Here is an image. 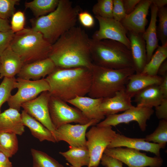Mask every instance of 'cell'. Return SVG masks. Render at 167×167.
<instances>
[{
    "label": "cell",
    "instance_id": "6da1fadb",
    "mask_svg": "<svg viewBox=\"0 0 167 167\" xmlns=\"http://www.w3.org/2000/svg\"><path fill=\"white\" fill-rule=\"evenodd\" d=\"M90 38L81 27L75 26L52 44L49 58L57 67L91 69Z\"/></svg>",
    "mask_w": 167,
    "mask_h": 167
},
{
    "label": "cell",
    "instance_id": "7a4b0ae2",
    "mask_svg": "<svg viewBox=\"0 0 167 167\" xmlns=\"http://www.w3.org/2000/svg\"><path fill=\"white\" fill-rule=\"evenodd\" d=\"M45 79L49 86L50 95L66 102L88 95L91 85L92 73L91 69L86 67H56Z\"/></svg>",
    "mask_w": 167,
    "mask_h": 167
},
{
    "label": "cell",
    "instance_id": "3957f363",
    "mask_svg": "<svg viewBox=\"0 0 167 167\" xmlns=\"http://www.w3.org/2000/svg\"><path fill=\"white\" fill-rule=\"evenodd\" d=\"M81 11L78 6H74L69 0H59L52 12L30 20L32 30L40 32L51 44L62 35L75 26L78 15Z\"/></svg>",
    "mask_w": 167,
    "mask_h": 167
},
{
    "label": "cell",
    "instance_id": "277c9868",
    "mask_svg": "<svg viewBox=\"0 0 167 167\" xmlns=\"http://www.w3.org/2000/svg\"><path fill=\"white\" fill-rule=\"evenodd\" d=\"M92 83L88 97L93 98L112 97L125 89L128 77L135 72L133 68L113 69L96 65L91 68Z\"/></svg>",
    "mask_w": 167,
    "mask_h": 167
},
{
    "label": "cell",
    "instance_id": "5b68a950",
    "mask_svg": "<svg viewBox=\"0 0 167 167\" xmlns=\"http://www.w3.org/2000/svg\"><path fill=\"white\" fill-rule=\"evenodd\" d=\"M90 50L93 63L96 65L113 69L134 68L131 50L120 42L90 38Z\"/></svg>",
    "mask_w": 167,
    "mask_h": 167
},
{
    "label": "cell",
    "instance_id": "8992f818",
    "mask_svg": "<svg viewBox=\"0 0 167 167\" xmlns=\"http://www.w3.org/2000/svg\"><path fill=\"white\" fill-rule=\"evenodd\" d=\"M51 45L40 32L24 28L15 33L9 46L24 65L49 58Z\"/></svg>",
    "mask_w": 167,
    "mask_h": 167
},
{
    "label": "cell",
    "instance_id": "52a82bcc",
    "mask_svg": "<svg viewBox=\"0 0 167 167\" xmlns=\"http://www.w3.org/2000/svg\"><path fill=\"white\" fill-rule=\"evenodd\" d=\"M116 132L112 126H92L86 133L87 146L90 160L88 167H97L105 150L114 138Z\"/></svg>",
    "mask_w": 167,
    "mask_h": 167
},
{
    "label": "cell",
    "instance_id": "ba28073f",
    "mask_svg": "<svg viewBox=\"0 0 167 167\" xmlns=\"http://www.w3.org/2000/svg\"><path fill=\"white\" fill-rule=\"evenodd\" d=\"M67 103L58 98L50 96L49 110L52 122L55 129L67 124L74 122L84 124L91 121L79 109L69 106Z\"/></svg>",
    "mask_w": 167,
    "mask_h": 167
},
{
    "label": "cell",
    "instance_id": "9c48e42d",
    "mask_svg": "<svg viewBox=\"0 0 167 167\" xmlns=\"http://www.w3.org/2000/svg\"><path fill=\"white\" fill-rule=\"evenodd\" d=\"M14 88L17 91L11 95L7 102L9 108L19 111L21 105L36 98L43 92L49 91V85L45 78L38 80L16 78Z\"/></svg>",
    "mask_w": 167,
    "mask_h": 167
},
{
    "label": "cell",
    "instance_id": "30bf717a",
    "mask_svg": "<svg viewBox=\"0 0 167 167\" xmlns=\"http://www.w3.org/2000/svg\"><path fill=\"white\" fill-rule=\"evenodd\" d=\"M104 154L120 161L128 167H161L163 163L161 156H149L139 150L126 147L106 148Z\"/></svg>",
    "mask_w": 167,
    "mask_h": 167
},
{
    "label": "cell",
    "instance_id": "8fae6325",
    "mask_svg": "<svg viewBox=\"0 0 167 167\" xmlns=\"http://www.w3.org/2000/svg\"><path fill=\"white\" fill-rule=\"evenodd\" d=\"M154 113L152 108L134 106L122 113L107 116L104 120L97 124L99 127L115 126L120 123H128L132 121L138 123L140 130L144 131L147 121Z\"/></svg>",
    "mask_w": 167,
    "mask_h": 167
},
{
    "label": "cell",
    "instance_id": "7c38bea8",
    "mask_svg": "<svg viewBox=\"0 0 167 167\" xmlns=\"http://www.w3.org/2000/svg\"><path fill=\"white\" fill-rule=\"evenodd\" d=\"M100 122L92 120L84 124H67L60 126L52 132L56 142L63 141L69 146L88 148L86 137V131L90 126Z\"/></svg>",
    "mask_w": 167,
    "mask_h": 167
},
{
    "label": "cell",
    "instance_id": "4fadbf2b",
    "mask_svg": "<svg viewBox=\"0 0 167 167\" xmlns=\"http://www.w3.org/2000/svg\"><path fill=\"white\" fill-rule=\"evenodd\" d=\"M99 28L93 34L92 38L96 40L107 39L119 42L130 50V42L128 31L121 22L113 18H105L95 16Z\"/></svg>",
    "mask_w": 167,
    "mask_h": 167
},
{
    "label": "cell",
    "instance_id": "5bb4252c",
    "mask_svg": "<svg viewBox=\"0 0 167 167\" xmlns=\"http://www.w3.org/2000/svg\"><path fill=\"white\" fill-rule=\"evenodd\" d=\"M50 96L48 91L43 92L34 99L23 103L21 107L52 132L55 128L52 122L49 110Z\"/></svg>",
    "mask_w": 167,
    "mask_h": 167
},
{
    "label": "cell",
    "instance_id": "9a60e30c",
    "mask_svg": "<svg viewBox=\"0 0 167 167\" xmlns=\"http://www.w3.org/2000/svg\"><path fill=\"white\" fill-rule=\"evenodd\" d=\"M151 0H140L134 10L120 22L128 32L142 34L145 30Z\"/></svg>",
    "mask_w": 167,
    "mask_h": 167
},
{
    "label": "cell",
    "instance_id": "2e32d148",
    "mask_svg": "<svg viewBox=\"0 0 167 167\" xmlns=\"http://www.w3.org/2000/svg\"><path fill=\"white\" fill-rule=\"evenodd\" d=\"M126 147L139 151H143L154 154L160 157L161 149L165 147L164 145L145 140L144 138H131L116 133V135L107 148Z\"/></svg>",
    "mask_w": 167,
    "mask_h": 167
},
{
    "label": "cell",
    "instance_id": "e0dca14e",
    "mask_svg": "<svg viewBox=\"0 0 167 167\" xmlns=\"http://www.w3.org/2000/svg\"><path fill=\"white\" fill-rule=\"evenodd\" d=\"M56 66L49 58L24 65L17 75L21 79L36 81L44 78L50 74Z\"/></svg>",
    "mask_w": 167,
    "mask_h": 167
},
{
    "label": "cell",
    "instance_id": "ac0fdd59",
    "mask_svg": "<svg viewBox=\"0 0 167 167\" xmlns=\"http://www.w3.org/2000/svg\"><path fill=\"white\" fill-rule=\"evenodd\" d=\"M131 98L123 89L117 92L113 96L103 99L100 109L105 116L117 114L125 111L134 106Z\"/></svg>",
    "mask_w": 167,
    "mask_h": 167
},
{
    "label": "cell",
    "instance_id": "d6986e66",
    "mask_svg": "<svg viewBox=\"0 0 167 167\" xmlns=\"http://www.w3.org/2000/svg\"><path fill=\"white\" fill-rule=\"evenodd\" d=\"M103 99L77 96L66 102L79 109L89 120H96L100 122L105 117L100 109Z\"/></svg>",
    "mask_w": 167,
    "mask_h": 167
},
{
    "label": "cell",
    "instance_id": "ffe728a7",
    "mask_svg": "<svg viewBox=\"0 0 167 167\" xmlns=\"http://www.w3.org/2000/svg\"><path fill=\"white\" fill-rule=\"evenodd\" d=\"M130 42V50L136 73L142 72L147 63L146 43L142 34L128 32Z\"/></svg>",
    "mask_w": 167,
    "mask_h": 167
},
{
    "label": "cell",
    "instance_id": "44dd1931",
    "mask_svg": "<svg viewBox=\"0 0 167 167\" xmlns=\"http://www.w3.org/2000/svg\"><path fill=\"white\" fill-rule=\"evenodd\" d=\"M23 65L20 57L9 46L0 55V78L15 77Z\"/></svg>",
    "mask_w": 167,
    "mask_h": 167
},
{
    "label": "cell",
    "instance_id": "7402d4cb",
    "mask_svg": "<svg viewBox=\"0 0 167 167\" xmlns=\"http://www.w3.org/2000/svg\"><path fill=\"white\" fill-rule=\"evenodd\" d=\"M162 77L158 75H152L143 73H134L128 77L125 91L131 97L139 91L153 85H159Z\"/></svg>",
    "mask_w": 167,
    "mask_h": 167
},
{
    "label": "cell",
    "instance_id": "603a6c76",
    "mask_svg": "<svg viewBox=\"0 0 167 167\" xmlns=\"http://www.w3.org/2000/svg\"><path fill=\"white\" fill-rule=\"evenodd\" d=\"M15 109L9 108L0 113V131L21 135L24 132L21 113Z\"/></svg>",
    "mask_w": 167,
    "mask_h": 167
},
{
    "label": "cell",
    "instance_id": "cb8c5ba5",
    "mask_svg": "<svg viewBox=\"0 0 167 167\" xmlns=\"http://www.w3.org/2000/svg\"><path fill=\"white\" fill-rule=\"evenodd\" d=\"M150 7L151 14L149 24L142 34L143 37L146 43L147 63L150 60L154 51L159 46L156 25L158 9L152 4Z\"/></svg>",
    "mask_w": 167,
    "mask_h": 167
},
{
    "label": "cell",
    "instance_id": "d4e9b609",
    "mask_svg": "<svg viewBox=\"0 0 167 167\" xmlns=\"http://www.w3.org/2000/svg\"><path fill=\"white\" fill-rule=\"evenodd\" d=\"M134 97L136 106L152 108L159 105L165 98L159 85H156L142 89L137 92Z\"/></svg>",
    "mask_w": 167,
    "mask_h": 167
},
{
    "label": "cell",
    "instance_id": "484cf974",
    "mask_svg": "<svg viewBox=\"0 0 167 167\" xmlns=\"http://www.w3.org/2000/svg\"><path fill=\"white\" fill-rule=\"evenodd\" d=\"M23 125L30 129L32 134L42 142L44 140L55 143L56 141L51 131L40 122L23 110L21 113Z\"/></svg>",
    "mask_w": 167,
    "mask_h": 167
},
{
    "label": "cell",
    "instance_id": "4316f807",
    "mask_svg": "<svg viewBox=\"0 0 167 167\" xmlns=\"http://www.w3.org/2000/svg\"><path fill=\"white\" fill-rule=\"evenodd\" d=\"M59 153L74 167L88 166L89 163L90 157L88 148L69 146L68 150Z\"/></svg>",
    "mask_w": 167,
    "mask_h": 167
},
{
    "label": "cell",
    "instance_id": "83f0119b",
    "mask_svg": "<svg viewBox=\"0 0 167 167\" xmlns=\"http://www.w3.org/2000/svg\"><path fill=\"white\" fill-rule=\"evenodd\" d=\"M59 0H34L26 2V9H30L35 18L46 15L52 12L57 7Z\"/></svg>",
    "mask_w": 167,
    "mask_h": 167
},
{
    "label": "cell",
    "instance_id": "f1b7e54d",
    "mask_svg": "<svg viewBox=\"0 0 167 167\" xmlns=\"http://www.w3.org/2000/svg\"><path fill=\"white\" fill-rule=\"evenodd\" d=\"M167 58V44L158 46L142 73L152 75H157L158 69Z\"/></svg>",
    "mask_w": 167,
    "mask_h": 167
},
{
    "label": "cell",
    "instance_id": "f546056e",
    "mask_svg": "<svg viewBox=\"0 0 167 167\" xmlns=\"http://www.w3.org/2000/svg\"><path fill=\"white\" fill-rule=\"evenodd\" d=\"M16 135L12 132L0 131V152L9 158L12 157L18 150Z\"/></svg>",
    "mask_w": 167,
    "mask_h": 167
},
{
    "label": "cell",
    "instance_id": "4dcf8cb0",
    "mask_svg": "<svg viewBox=\"0 0 167 167\" xmlns=\"http://www.w3.org/2000/svg\"><path fill=\"white\" fill-rule=\"evenodd\" d=\"M32 167H64L55 159L46 153L32 148Z\"/></svg>",
    "mask_w": 167,
    "mask_h": 167
},
{
    "label": "cell",
    "instance_id": "1f68e13d",
    "mask_svg": "<svg viewBox=\"0 0 167 167\" xmlns=\"http://www.w3.org/2000/svg\"><path fill=\"white\" fill-rule=\"evenodd\" d=\"M148 142L161 144L166 146L167 142V120H160L154 131L144 138Z\"/></svg>",
    "mask_w": 167,
    "mask_h": 167
},
{
    "label": "cell",
    "instance_id": "d6a6232c",
    "mask_svg": "<svg viewBox=\"0 0 167 167\" xmlns=\"http://www.w3.org/2000/svg\"><path fill=\"white\" fill-rule=\"evenodd\" d=\"M157 16L159 18L158 25L157 27L158 38L162 45L167 44V8L165 6L158 9Z\"/></svg>",
    "mask_w": 167,
    "mask_h": 167
},
{
    "label": "cell",
    "instance_id": "836d02e7",
    "mask_svg": "<svg viewBox=\"0 0 167 167\" xmlns=\"http://www.w3.org/2000/svg\"><path fill=\"white\" fill-rule=\"evenodd\" d=\"M113 0H98L93 6L92 12L95 16L105 18H113Z\"/></svg>",
    "mask_w": 167,
    "mask_h": 167
},
{
    "label": "cell",
    "instance_id": "e575fe53",
    "mask_svg": "<svg viewBox=\"0 0 167 167\" xmlns=\"http://www.w3.org/2000/svg\"><path fill=\"white\" fill-rule=\"evenodd\" d=\"M16 78L15 77H4L0 84V113L2 105L8 100L11 95V92L15 88L14 85Z\"/></svg>",
    "mask_w": 167,
    "mask_h": 167
},
{
    "label": "cell",
    "instance_id": "d590c367",
    "mask_svg": "<svg viewBox=\"0 0 167 167\" xmlns=\"http://www.w3.org/2000/svg\"><path fill=\"white\" fill-rule=\"evenodd\" d=\"M19 0H0V18L8 19L15 12V6Z\"/></svg>",
    "mask_w": 167,
    "mask_h": 167
},
{
    "label": "cell",
    "instance_id": "8d00e7d4",
    "mask_svg": "<svg viewBox=\"0 0 167 167\" xmlns=\"http://www.w3.org/2000/svg\"><path fill=\"white\" fill-rule=\"evenodd\" d=\"M25 22V16L23 12L18 11L11 17V30L15 33L24 29Z\"/></svg>",
    "mask_w": 167,
    "mask_h": 167
},
{
    "label": "cell",
    "instance_id": "74e56055",
    "mask_svg": "<svg viewBox=\"0 0 167 167\" xmlns=\"http://www.w3.org/2000/svg\"><path fill=\"white\" fill-rule=\"evenodd\" d=\"M113 18L121 22L126 16L122 0H113Z\"/></svg>",
    "mask_w": 167,
    "mask_h": 167
},
{
    "label": "cell",
    "instance_id": "f35d334b",
    "mask_svg": "<svg viewBox=\"0 0 167 167\" xmlns=\"http://www.w3.org/2000/svg\"><path fill=\"white\" fill-rule=\"evenodd\" d=\"M15 33L11 30L0 32V55L10 46Z\"/></svg>",
    "mask_w": 167,
    "mask_h": 167
},
{
    "label": "cell",
    "instance_id": "ab89813d",
    "mask_svg": "<svg viewBox=\"0 0 167 167\" xmlns=\"http://www.w3.org/2000/svg\"><path fill=\"white\" fill-rule=\"evenodd\" d=\"M78 18L81 24L85 28H91L95 24V20L93 16L87 11H80L78 14Z\"/></svg>",
    "mask_w": 167,
    "mask_h": 167
},
{
    "label": "cell",
    "instance_id": "60d3db41",
    "mask_svg": "<svg viewBox=\"0 0 167 167\" xmlns=\"http://www.w3.org/2000/svg\"><path fill=\"white\" fill-rule=\"evenodd\" d=\"M100 162L102 165L107 167H123L122 162L104 154L102 156Z\"/></svg>",
    "mask_w": 167,
    "mask_h": 167
},
{
    "label": "cell",
    "instance_id": "b9f144b4",
    "mask_svg": "<svg viewBox=\"0 0 167 167\" xmlns=\"http://www.w3.org/2000/svg\"><path fill=\"white\" fill-rule=\"evenodd\" d=\"M155 109L158 119L167 120V98H164L159 105L155 107Z\"/></svg>",
    "mask_w": 167,
    "mask_h": 167
},
{
    "label": "cell",
    "instance_id": "7bdbcfd3",
    "mask_svg": "<svg viewBox=\"0 0 167 167\" xmlns=\"http://www.w3.org/2000/svg\"><path fill=\"white\" fill-rule=\"evenodd\" d=\"M140 0H122L123 7L126 15L131 13Z\"/></svg>",
    "mask_w": 167,
    "mask_h": 167
},
{
    "label": "cell",
    "instance_id": "ee69618b",
    "mask_svg": "<svg viewBox=\"0 0 167 167\" xmlns=\"http://www.w3.org/2000/svg\"><path fill=\"white\" fill-rule=\"evenodd\" d=\"M9 158L5 154L0 152V165L3 167H12V163Z\"/></svg>",
    "mask_w": 167,
    "mask_h": 167
},
{
    "label": "cell",
    "instance_id": "f6af8a7d",
    "mask_svg": "<svg viewBox=\"0 0 167 167\" xmlns=\"http://www.w3.org/2000/svg\"><path fill=\"white\" fill-rule=\"evenodd\" d=\"M162 77V80L159 87L164 97L167 98V75Z\"/></svg>",
    "mask_w": 167,
    "mask_h": 167
},
{
    "label": "cell",
    "instance_id": "bcb514c9",
    "mask_svg": "<svg viewBox=\"0 0 167 167\" xmlns=\"http://www.w3.org/2000/svg\"><path fill=\"white\" fill-rule=\"evenodd\" d=\"M11 30L8 19L0 18V32H6Z\"/></svg>",
    "mask_w": 167,
    "mask_h": 167
},
{
    "label": "cell",
    "instance_id": "7dc6e473",
    "mask_svg": "<svg viewBox=\"0 0 167 167\" xmlns=\"http://www.w3.org/2000/svg\"><path fill=\"white\" fill-rule=\"evenodd\" d=\"M167 75V61L165 60L159 67L157 75L162 77Z\"/></svg>",
    "mask_w": 167,
    "mask_h": 167
},
{
    "label": "cell",
    "instance_id": "c3c4849f",
    "mask_svg": "<svg viewBox=\"0 0 167 167\" xmlns=\"http://www.w3.org/2000/svg\"><path fill=\"white\" fill-rule=\"evenodd\" d=\"M152 4L155 5L158 9L161 8L167 4V0H151Z\"/></svg>",
    "mask_w": 167,
    "mask_h": 167
},
{
    "label": "cell",
    "instance_id": "681fc988",
    "mask_svg": "<svg viewBox=\"0 0 167 167\" xmlns=\"http://www.w3.org/2000/svg\"><path fill=\"white\" fill-rule=\"evenodd\" d=\"M68 165H69L70 166V167H74L71 166V165H69V164H68Z\"/></svg>",
    "mask_w": 167,
    "mask_h": 167
},
{
    "label": "cell",
    "instance_id": "f907efd6",
    "mask_svg": "<svg viewBox=\"0 0 167 167\" xmlns=\"http://www.w3.org/2000/svg\"><path fill=\"white\" fill-rule=\"evenodd\" d=\"M0 167H3L0 165Z\"/></svg>",
    "mask_w": 167,
    "mask_h": 167
},
{
    "label": "cell",
    "instance_id": "816d5d0a",
    "mask_svg": "<svg viewBox=\"0 0 167 167\" xmlns=\"http://www.w3.org/2000/svg\"><path fill=\"white\" fill-rule=\"evenodd\" d=\"M105 167H106V166H105Z\"/></svg>",
    "mask_w": 167,
    "mask_h": 167
},
{
    "label": "cell",
    "instance_id": "f5cc1de1",
    "mask_svg": "<svg viewBox=\"0 0 167 167\" xmlns=\"http://www.w3.org/2000/svg\"></svg>",
    "mask_w": 167,
    "mask_h": 167
}]
</instances>
